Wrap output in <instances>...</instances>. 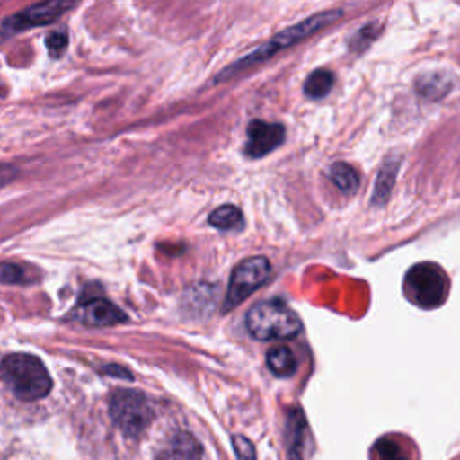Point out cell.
<instances>
[{
  "label": "cell",
  "instance_id": "9",
  "mask_svg": "<svg viewBox=\"0 0 460 460\" xmlns=\"http://www.w3.org/2000/svg\"><path fill=\"white\" fill-rule=\"evenodd\" d=\"M286 137L282 124L252 120L248 124V138H246V155L250 158H261L273 149H277Z\"/></svg>",
  "mask_w": 460,
  "mask_h": 460
},
{
  "label": "cell",
  "instance_id": "17",
  "mask_svg": "<svg viewBox=\"0 0 460 460\" xmlns=\"http://www.w3.org/2000/svg\"><path fill=\"white\" fill-rule=\"evenodd\" d=\"M372 456L374 460H410L401 444L388 437H383L374 444Z\"/></svg>",
  "mask_w": 460,
  "mask_h": 460
},
{
  "label": "cell",
  "instance_id": "19",
  "mask_svg": "<svg viewBox=\"0 0 460 460\" xmlns=\"http://www.w3.org/2000/svg\"><path fill=\"white\" fill-rule=\"evenodd\" d=\"M232 446H234L237 460H257L255 447H253V444L246 437L234 435L232 437Z\"/></svg>",
  "mask_w": 460,
  "mask_h": 460
},
{
  "label": "cell",
  "instance_id": "5",
  "mask_svg": "<svg viewBox=\"0 0 460 460\" xmlns=\"http://www.w3.org/2000/svg\"><path fill=\"white\" fill-rule=\"evenodd\" d=\"M408 298L420 307H437L447 295V279L444 271L431 262L415 264L404 277Z\"/></svg>",
  "mask_w": 460,
  "mask_h": 460
},
{
  "label": "cell",
  "instance_id": "21",
  "mask_svg": "<svg viewBox=\"0 0 460 460\" xmlns=\"http://www.w3.org/2000/svg\"><path fill=\"white\" fill-rule=\"evenodd\" d=\"M18 176V169L13 165H0V187L11 183Z\"/></svg>",
  "mask_w": 460,
  "mask_h": 460
},
{
  "label": "cell",
  "instance_id": "20",
  "mask_svg": "<svg viewBox=\"0 0 460 460\" xmlns=\"http://www.w3.org/2000/svg\"><path fill=\"white\" fill-rule=\"evenodd\" d=\"M66 34L65 32H50L45 41H47V50L52 58H59L63 50L66 49Z\"/></svg>",
  "mask_w": 460,
  "mask_h": 460
},
{
  "label": "cell",
  "instance_id": "18",
  "mask_svg": "<svg viewBox=\"0 0 460 460\" xmlns=\"http://www.w3.org/2000/svg\"><path fill=\"white\" fill-rule=\"evenodd\" d=\"M0 282L4 284H23L27 282L25 270L14 262H2L0 264Z\"/></svg>",
  "mask_w": 460,
  "mask_h": 460
},
{
  "label": "cell",
  "instance_id": "16",
  "mask_svg": "<svg viewBox=\"0 0 460 460\" xmlns=\"http://www.w3.org/2000/svg\"><path fill=\"white\" fill-rule=\"evenodd\" d=\"M332 83H334V75L332 72L329 70H314L307 79H305V84H304V90L309 97L313 99H320L323 95H327L332 88Z\"/></svg>",
  "mask_w": 460,
  "mask_h": 460
},
{
  "label": "cell",
  "instance_id": "10",
  "mask_svg": "<svg viewBox=\"0 0 460 460\" xmlns=\"http://www.w3.org/2000/svg\"><path fill=\"white\" fill-rule=\"evenodd\" d=\"M203 449L196 437L180 431L169 438L164 449L158 453L156 460H201Z\"/></svg>",
  "mask_w": 460,
  "mask_h": 460
},
{
  "label": "cell",
  "instance_id": "2",
  "mask_svg": "<svg viewBox=\"0 0 460 460\" xmlns=\"http://www.w3.org/2000/svg\"><path fill=\"white\" fill-rule=\"evenodd\" d=\"M248 332L261 341L286 340L300 332L302 322L296 313L280 300L255 304L246 314Z\"/></svg>",
  "mask_w": 460,
  "mask_h": 460
},
{
  "label": "cell",
  "instance_id": "3",
  "mask_svg": "<svg viewBox=\"0 0 460 460\" xmlns=\"http://www.w3.org/2000/svg\"><path fill=\"white\" fill-rule=\"evenodd\" d=\"M340 14H341V11L320 13V14H314V16H311V18H307V20L300 22L298 25H293V27H289V29H286V31L279 32V34H277L275 38H271L266 45H262V47H261V49H257L255 52L248 54L246 58H243L241 61L234 63V65H232V66H228L225 72H221V74H219V77H217V81H219V79H226L228 75L235 74L237 70H244V68H248V66H253V65H257V63H261V61H264V59L271 58L275 52H279V50H282V49L291 47L293 43H296V41H300V40L307 38L309 34L316 32V31H318V29H322L323 25H327V23L334 22Z\"/></svg>",
  "mask_w": 460,
  "mask_h": 460
},
{
  "label": "cell",
  "instance_id": "7",
  "mask_svg": "<svg viewBox=\"0 0 460 460\" xmlns=\"http://www.w3.org/2000/svg\"><path fill=\"white\" fill-rule=\"evenodd\" d=\"M72 7H74L72 2H43V4L31 5L27 9L13 14L11 18L4 20V23L0 25V34L13 36V34L27 31L34 25H47V23L58 20L65 11H68Z\"/></svg>",
  "mask_w": 460,
  "mask_h": 460
},
{
  "label": "cell",
  "instance_id": "22",
  "mask_svg": "<svg viewBox=\"0 0 460 460\" xmlns=\"http://www.w3.org/2000/svg\"><path fill=\"white\" fill-rule=\"evenodd\" d=\"M104 372H108V374L115 372L113 376H124V377L131 379V376H129V372H128L126 368H120V367H115V365H110V367H106V368H104Z\"/></svg>",
  "mask_w": 460,
  "mask_h": 460
},
{
  "label": "cell",
  "instance_id": "15",
  "mask_svg": "<svg viewBox=\"0 0 460 460\" xmlns=\"http://www.w3.org/2000/svg\"><path fill=\"white\" fill-rule=\"evenodd\" d=\"M397 165L399 162H392L386 160V164L383 165V169L377 174V181H376V189H374V196H372V203H385V199L390 194V189L394 185V178L397 172Z\"/></svg>",
  "mask_w": 460,
  "mask_h": 460
},
{
  "label": "cell",
  "instance_id": "8",
  "mask_svg": "<svg viewBox=\"0 0 460 460\" xmlns=\"http://www.w3.org/2000/svg\"><path fill=\"white\" fill-rule=\"evenodd\" d=\"M72 318L79 320L84 325L106 327L126 322V313L113 302L101 296H93L77 304V307L72 311Z\"/></svg>",
  "mask_w": 460,
  "mask_h": 460
},
{
  "label": "cell",
  "instance_id": "12",
  "mask_svg": "<svg viewBox=\"0 0 460 460\" xmlns=\"http://www.w3.org/2000/svg\"><path fill=\"white\" fill-rule=\"evenodd\" d=\"M266 363H268V368L279 377H289L296 370V359L293 352L284 345L271 347L266 354Z\"/></svg>",
  "mask_w": 460,
  "mask_h": 460
},
{
  "label": "cell",
  "instance_id": "13",
  "mask_svg": "<svg viewBox=\"0 0 460 460\" xmlns=\"http://www.w3.org/2000/svg\"><path fill=\"white\" fill-rule=\"evenodd\" d=\"M329 178L336 185V189L343 194H354L359 187V176L356 169L345 162H336L329 169Z\"/></svg>",
  "mask_w": 460,
  "mask_h": 460
},
{
  "label": "cell",
  "instance_id": "6",
  "mask_svg": "<svg viewBox=\"0 0 460 460\" xmlns=\"http://www.w3.org/2000/svg\"><path fill=\"white\" fill-rule=\"evenodd\" d=\"M270 261L262 255L241 261L232 271L228 291L223 302V313L232 311L241 302H244L255 289H259L270 277Z\"/></svg>",
  "mask_w": 460,
  "mask_h": 460
},
{
  "label": "cell",
  "instance_id": "14",
  "mask_svg": "<svg viewBox=\"0 0 460 460\" xmlns=\"http://www.w3.org/2000/svg\"><path fill=\"white\" fill-rule=\"evenodd\" d=\"M208 223L219 230H237L244 225L243 212L235 205H221L208 216Z\"/></svg>",
  "mask_w": 460,
  "mask_h": 460
},
{
  "label": "cell",
  "instance_id": "11",
  "mask_svg": "<svg viewBox=\"0 0 460 460\" xmlns=\"http://www.w3.org/2000/svg\"><path fill=\"white\" fill-rule=\"evenodd\" d=\"M305 417L300 410H293L288 417L286 438H288V456L289 460H304V442H305Z\"/></svg>",
  "mask_w": 460,
  "mask_h": 460
},
{
  "label": "cell",
  "instance_id": "1",
  "mask_svg": "<svg viewBox=\"0 0 460 460\" xmlns=\"http://www.w3.org/2000/svg\"><path fill=\"white\" fill-rule=\"evenodd\" d=\"M0 374L13 394L23 401L45 397L52 388V379L43 361L32 354L16 352L2 359Z\"/></svg>",
  "mask_w": 460,
  "mask_h": 460
},
{
  "label": "cell",
  "instance_id": "4",
  "mask_svg": "<svg viewBox=\"0 0 460 460\" xmlns=\"http://www.w3.org/2000/svg\"><path fill=\"white\" fill-rule=\"evenodd\" d=\"M110 417L126 437H137L151 422L153 410L142 392L122 388L110 397Z\"/></svg>",
  "mask_w": 460,
  "mask_h": 460
}]
</instances>
